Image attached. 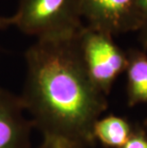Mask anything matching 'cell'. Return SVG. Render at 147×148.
<instances>
[{
    "label": "cell",
    "mask_w": 147,
    "mask_h": 148,
    "mask_svg": "<svg viewBox=\"0 0 147 148\" xmlns=\"http://www.w3.org/2000/svg\"><path fill=\"white\" fill-rule=\"evenodd\" d=\"M79 34L37 39L28 48L26 79L19 97L42 136L64 138L87 148L95 143L93 127L107 108V100L87 74Z\"/></svg>",
    "instance_id": "cell-1"
},
{
    "label": "cell",
    "mask_w": 147,
    "mask_h": 148,
    "mask_svg": "<svg viewBox=\"0 0 147 148\" xmlns=\"http://www.w3.org/2000/svg\"><path fill=\"white\" fill-rule=\"evenodd\" d=\"M14 25L37 39L70 38L83 29L81 0H20Z\"/></svg>",
    "instance_id": "cell-2"
},
{
    "label": "cell",
    "mask_w": 147,
    "mask_h": 148,
    "mask_svg": "<svg viewBox=\"0 0 147 148\" xmlns=\"http://www.w3.org/2000/svg\"><path fill=\"white\" fill-rule=\"evenodd\" d=\"M79 45L89 77L103 95L108 96L118 77L126 70L128 56L112 36L87 26L79 34Z\"/></svg>",
    "instance_id": "cell-3"
},
{
    "label": "cell",
    "mask_w": 147,
    "mask_h": 148,
    "mask_svg": "<svg viewBox=\"0 0 147 148\" xmlns=\"http://www.w3.org/2000/svg\"><path fill=\"white\" fill-rule=\"evenodd\" d=\"M81 14L87 27L112 36L142 27L139 0H81Z\"/></svg>",
    "instance_id": "cell-4"
},
{
    "label": "cell",
    "mask_w": 147,
    "mask_h": 148,
    "mask_svg": "<svg viewBox=\"0 0 147 148\" xmlns=\"http://www.w3.org/2000/svg\"><path fill=\"white\" fill-rule=\"evenodd\" d=\"M33 129L20 97L0 87V148H33Z\"/></svg>",
    "instance_id": "cell-5"
},
{
    "label": "cell",
    "mask_w": 147,
    "mask_h": 148,
    "mask_svg": "<svg viewBox=\"0 0 147 148\" xmlns=\"http://www.w3.org/2000/svg\"><path fill=\"white\" fill-rule=\"evenodd\" d=\"M127 93L130 105L147 103V56L135 51L128 56Z\"/></svg>",
    "instance_id": "cell-6"
},
{
    "label": "cell",
    "mask_w": 147,
    "mask_h": 148,
    "mask_svg": "<svg viewBox=\"0 0 147 148\" xmlns=\"http://www.w3.org/2000/svg\"><path fill=\"white\" fill-rule=\"evenodd\" d=\"M130 124L120 116L109 115L99 118L93 127V137L106 147L120 148L131 136Z\"/></svg>",
    "instance_id": "cell-7"
},
{
    "label": "cell",
    "mask_w": 147,
    "mask_h": 148,
    "mask_svg": "<svg viewBox=\"0 0 147 148\" xmlns=\"http://www.w3.org/2000/svg\"><path fill=\"white\" fill-rule=\"evenodd\" d=\"M36 148H86L85 146L57 136H43L41 143Z\"/></svg>",
    "instance_id": "cell-8"
},
{
    "label": "cell",
    "mask_w": 147,
    "mask_h": 148,
    "mask_svg": "<svg viewBox=\"0 0 147 148\" xmlns=\"http://www.w3.org/2000/svg\"><path fill=\"white\" fill-rule=\"evenodd\" d=\"M120 148H147V137L142 130L132 131L128 140Z\"/></svg>",
    "instance_id": "cell-9"
},
{
    "label": "cell",
    "mask_w": 147,
    "mask_h": 148,
    "mask_svg": "<svg viewBox=\"0 0 147 148\" xmlns=\"http://www.w3.org/2000/svg\"><path fill=\"white\" fill-rule=\"evenodd\" d=\"M139 8L142 19V27L140 30L147 40V0H139Z\"/></svg>",
    "instance_id": "cell-10"
},
{
    "label": "cell",
    "mask_w": 147,
    "mask_h": 148,
    "mask_svg": "<svg viewBox=\"0 0 147 148\" xmlns=\"http://www.w3.org/2000/svg\"><path fill=\"white\" fill-rule=\"evenodd\" d=\"M12 25H14V18H12V16H0V31L12 26Z\"/></svg>",
    "instance_id": "cell-11"
}]
</instances>
